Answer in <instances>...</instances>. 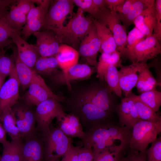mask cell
Masks as SVG:
<instances>
[{
	"instance_id": "obj_17",
	"label": "cell",
	"mask_w": 161,
	"mask_h": 161,
	"mask_svg": "<svg viewBox=\"0 0 161 161\" xmlns=\"http://www.w3.org/2000/svg\"><path fill=\"white\" fill-rule=\"evenodd\" d=\"M17 32L15 33L11 40L16 45L17 54L20 59L33 69L35 63L40 56L35 45L28 43Z\"/></svg>"
},
{
	"instance_id": "obj_22",
	"label": "cell",
	"mask_w": 161,
	"mask_h": 161,
	"mask_svg": "<svg viewBox=\"0 0 161 161\" xmlns=\"http://www.w3.org/2000/svg\"><path fill=\"white\" fill-rule=\"evenodd\" d=\"M25 141L21 161H43L44 150L41 141L34 135Z\"/></svg>"
},
{
	"instance_id": "obj_30",
	"label": "cell",
	"mask_w": 161,
	"mask_h": 161,
	"mask_svg": "<svg viewBox=\"0 0 161 161\" xmlns=\"http://www.w3.org/2000/svg\"><path fill=\"white\" fill-rule=\"evenodd\" d=\"M23 143L21 140H12L3 145L0 161H21Z\"/></svg>"
},
{
	"instance_id": "obj_31",
	"label": "cell",
	"mask_w": 161,
	"mask_h": 161,
	"mask_svg": "<svg viewBox=\"0 0 161 161\" xmlns=\"http://www.w3.org/2000/svg\"><path fill=\"white\" fill-rule=\"evenodd\" d=\"M128 97H130L133 101L138 115L142 120L154 123L161 121V117L152 109L143 102L138 95L131 93Z\"/></svg>"
},
{
	"instance_id": "obj_51",
	"label": "cell",
	"mask_w": 161,
	"mask_h": 161,
	"mask_svg": "<svg viewBox=\"0 0 161 161\" xmlns=\"http://www.w3.org/2000/svg\"><path fill=\"white\" fill-rule=\"evenodd\" d=\"M16 1V0H0V10L10 7Z\"/></svg>"
},
{
	"instance_id": "obj_26",
	"label": "cell",
	"mask_w": 161,
	"mask_h": 161,
	"mask_svg": "<svg viewBox=\"0 0 161 161\" xmlns=\"http://www.w3.org/2000/svg\"><path fill=\"white\" fill-rule=\"evenodd\" d=\"M0 120L7 133L12 140H22L17 126L15 115L12 108L5 109L0 116Z\"/></svg>"
},
{
	"instance_id": "obj_56",
	"label": "cell",
	"mask_w": 161,
	"mask_h": 161,
	"mask_svg": "<svg viewBox=\"0 0 161 161\" xmlns=\"http://www.w3.org/2000/svg\"><path fill=\"white\" fill-rule=\"evenodd\" d=\"M0 158H1V157H0Z\"/></svg>"
},
{
	"instance_id": "obj_42",
	"label": "cell",
	"mask_w": 161,
	"mask_h": 161,
	"mask_svg": "<svg viewBox=\"0 0 161 161\" xmlns=\"http://www.w3.org/2000/svg\"><path fill=\"white\" fill-rule=\"evenodd\" d=\"M73 1L79 8L84 12L90 14L91 17H94L97 12L93 0H73Z\"/></svg>"
},
{
	"instance_id": "obj_35",
	"label": "cell",
	"mask_w": 161,
	"mask_h": 161,
	"mask_svg": "<svg viewBox=\"0 0 161 161\" xmlns=\"http://www.w3.org/2000/svg\"><path fill=\"white\" fill-rule=\"evenodd\" d=\"M128 147L121 144L93 154L94 161H118L122 157V153Z\"/></svg>"
},
{
	"instance_id": "obj_28",
	"label": "cell",
	"mask_w": 161,
	"mask_h": 161,
	"mask_svg": "<svg viewBox=\"0 0 161 161\" xmlns=\"http://www.w3.org/2000/svg\"><path fill=\"white\" fill-rule=\"evenodd\" d=\"M121 56L120 52L117 50L110 53H102L96 67L97 77L100 80L103 79L108 66L111 64H113L116 67H121Z\"/></svg>"
},
{
	"instance_id": "obj_4",
	"label": "cell",
	"mask_w": 161,
	"mask_h": 161,
	"mask_svg": "<svg viewBox=\"0 0 161 161\" xmlns=\"http://www.w3.org/2000/svg\"><path fill=\"white\" fill-rule=\"evenodd\" d=\"M94 18L109 29L115 41L117 50L120 52L121 56L124 57L127 35L117 13L110 11L107 8L97 13Z\"/></svg>"
},
{
	"instance_id": "obj_40",
	"label": "cell",
	"mask_w": 161,
	"mask_h": 161,
	"mask_svg": "<svg viewBox=\"0 0 161 161\" xmlns=\"http://www.w3.org/2000/svg\"><path fill=\"white\" fill-rule=\"evenodd\" d=\"M15 61L10 56L0 55V75L6 77L10 76L15 70Z\"/></svg>"
},
{
	"instance_id": "obj_20",
	"label": "cell",
	"mask_w": 161,
	"mask_h": 161,
	"mask_svg": "<svg viewBox=\"0 0 161 161\" xmlns=\"http://www.w3.org/2000/svg\"><path fill=\"white\" fill-rule=\"evenodd\" d=\"M82 99L106 112L113 108L112 98L106 89L95 88L91 90L83 95Z\"/></svg>"
},
{
	"instance_id": "obj_6",
	"label": "cell",
	"mask_w": 161,
	"mask_h": 161,
	"mask_svg": "<svg viewBox=\"0 0 161 161\" xmlns=\"http://www.w3.org/2000/svg\"><path fill=\"white\" fill-rule=\"evenodd\" d=\"M59 102L50 99L36 106L35 113L37 127L45 133L50 130V126L54 118H56L58 121L66 115Z\"/></svg>"
},
{
	"instance_id": "obj_53",
	"label": "cell",
	"mask_w": 161,
	"mask_h": 161,
	"mask_svg": "<svg viewBox=\"0 0 161 161\" xmlns=\"http://www.w3.org/2000/svg\"><path fill=\"white\" fill-rule=\"evenodd\" d=\"M6 77L0 75V90L1 87L4 83V80Z\"/></svg>"
},
{
	"instance_id": "obj_5",
	"label": "cell",
	"mask_w": 161,
	"mask_h": 161,
	"mask_svg": "<svg viewBox=\"0 0 161 161\" xmlns=\"http://www.w3.org/2000/svg\"><path fill=\"white\" fill-rule=\"evenodd\" d=\"M74 4L73 0L52 1L42 28L53 32L62 28L67 16L72 14Z\"/></svg>"
},
{
	"instance_id": "obj_45",
	"label": "cell",
	"mask_w": 161,
	"mask_h": 161,
	"mask_svg": "<svg viewBox=\"0 0 161 161\" xmlns=\"http://www.w3.org/2000/svg\"><path fill=\"white\" fill-rule=\"evenodd\" d=\"M126 0H105L107 8L110 11L118 13Z\"/></svg>"
},
{
	"instance_id": "obj_1",
	"label": "cell",
	"mask_w": 161,
	"mask_h": 161,
	"mask_svg": "<svg viewBox=\"0 0 161 161\" xmlns=\"http://www.w3.org/2000/svg\"><path fill=\"white\" fill-rule=\"evenodd\" d=\"M84 13L79 8L65 26L53 32L61 44L67 45L76 49L78 48L82 40L93 24L92 17L85 16Z\"/></svg>"
},
{
	"instance_id": "obj_24",
	"label": "cell",
	"mask_w": 161,
	"mask_h": 161,
	"mask_svg": "<svg viewBox=\"0 0 161 161\" xmlns=\"http://www.w3.org/2000/svg\"><path fill=\"white\" fill-rule=\"evenodd\" d=\"M79 54L76 49L64 44L60 46L58 53L55 56L59 67L62 70H65L77 64Z\"/></svg>"
},
{
	"instance_id": "obj_34",
	"label": "cell",
	"mask_w": 161,
	"mask_h": 161,
	"mask_svg": "<svg viewBox=\"0 0 161 161\" xmlns=\"http://www.w3.org/2000/svg\"><path fill=\"white\" fill-rule=\"evenodd\" d=\"M7 8L0 10V43L9 46L13 42L10 38H11L14 34L17 32L20 34L13 28L7 19Z\"/></svg>"
},
{
	"instance_id": "obj_33",
	"label": "cell",
	"mask_w": 161,
	"mask_h": 161,
	"mask_svg": "<svg viewBox=\"0 0 161 161\" xmlns=\"http://www.w3.org/2000/svg\"><path fill=\"white\" fill-rule=\"evenodd\" d=\"M58 67V62L55 57L40 56L35 62L33 70L38 74L49 75L57 73Z\"/></svg>"
},
{
	"instance_id": "obj_19",
	"label": "cell",
	"mask_w": 161,
	"mask_h": 161,
	"mask_svg": "<svg viewBox=\"0 0 161 161\" xmlns=\"http://www.w3.org/2000/svg\"><path fill=\"white\" fill-rule=\"evenodd\" d=\"M93 72L92 68L87 65L77 63L61 73L56 74L54 78L56 81L65 83L69 86L70 81L89 77Z\"/></svg>"
},
{
	"instance_id": "obj_7",
	"label": "cell",
	"mask_w": 161,
	"mask_h": 161,
	"mask_svg": "<svg viewBox=\"0 0 161 161\" xmlns=\"http://www.w3.org/2000/svg\"><path fill=\"white\" fill-rule=\"evenodd\" d=\"M45 133V155L48 161L63 157L72 145L70 139L60 129H50Z\"/></svg>"
},
{
	"instance_id": "obj_27",
	"label": "cell",
	"mask_w": 161,
	"mask_h": 161,
	"mask_svg": "<svg viewBox=\"0 0 161 161\" xmlns=\"http://www.w3.org/2000/svg\"><path fill=\"white\" fill-rule=\"evenodd\" d=\"M160 85L161 83L152 75L148 65L138 72V79L135 86L140 93L156 90L157 86Z\"/></svg>"
},
{
	"instance_id": "obj_23",
	"label": "cell",
	"mask_w": 161,
	"mask_h": 161,
	"mask_svg": "<svg viewBox=\"0 0 161 161\" xmlns=\"http://www.w3.org/2000/svg\"><path fill=\"white\" fill-rule=\"evenodd\" d=\"M98 36L101 43L99 51L110 53L117 49V46L113 35L109 29L104 24L93 19Z\"/></svg>"
},
{
	"instance_id": "obj_21",
	"label": "cell",
	"mask_w": 161,
	"mask_h": 161,
	"mask_svg": "<svg viewBox=\"0 0 161 161\" xmlns=\"http://www.w3.org/2000/svg\"><path fill=\"white\" fill-rule=\"evenodd\" d=\"M157 22L155 6L144 10L134 20L135 27L146 37L151 36Z\"/></svg>"
},
{
	"instance_id": "obj_38",
	"label": "cell",
	"mask_w": 161,
	"mask_h": 161,
	"mask_svg": "<svg viewBox=\"0 0 161 161\" xmlns=\"http://www.w3.org/2000/svg\"><path fill=\"white\" fill-rule=\"evenodd\" d=\"M81 105L83 112L89 120H100L105 118L107 115L106 112L82 99L81 100Z\"/></svg>"
},
{
	"instance_id": "obj_14",
	"label": "cell",
	"mask_w": 161,
	"mask_h": 161,
	"mask_svg": "<svg viewBox=\"0 0 161 161\" xmlns=\"http://www.w3.org/2000/svg\"><path fill=\"white\" fill-rule=\"evenodd\" d=\"M9 76V79L3 83L0 90V116L5 109L12 108L19 97L20 84L16 69Z\"/></svg>"
},
{
	"instance_id": "obj_48",
	"label": "cell",
	"mask_w": 161,
	"mask_h": 161,
	"mask_svg": "<svg viewBox=\"0 0 161 161\" xmlns=\"http://www.w3.org/2000/svg\"><path fill=\"white\" fill-rule=\"evenodd\" d=\"M93 1L97 12L96 14L98 12L107 8L105 0H93Z\"/></svg>"
},
{
	"instance_id": "obj_12",
	"label": "cell",
	"mask_w": 161,
	"mask_h": 161,
	"mask_svg": "<svg viewBox=\"0 0 161 161\" xmlns=\"http://www.w3.org/2000/svg\"><path fill=\"white\" fill-rule=\"evenodd\" d=\"M32 0H18L10 7L7 18L13 28L20 35L26 23L30 9L35 6Z\"/></svg>"
},
{
	"instance_id": "obj_44",
	"label": "cell",
	"mask_w": 161,
	"mask_h": 161,
	"mask_svg": "<svg viewBox=\"0 0 161 161\" xmlns=\"http://www.w3.org/2000/svg\"><path fill=\"white\" fill-rule=\"evenodd\" d=\"M78 161H94V155L91 148H80Z\"/></svg>"
},
{
	"instance_id": "obj_50",
	"label": "cell",
	"mask_w": 161,
	"mask_h": 161,
	"mask_svg": "<svg viewBox=\"0 0 161 161\" xmlns=\"http://www.w3.org/2000/svg\"><path fill=\"white\" fill-rule=\"evenodd\" d=\"M154 33L158 41L161 40V21H157L153 30Z\"/></svg>"
},
{
	"instance_id": "obj_15",
	"label": "cell",
	"mask_w": 161,
	"mask_h": 161,
	"mask_svg": "<svg viewBox=\"0 0 161 161\" xmlns=\"http://www.w3.org/2000/svg\"><path fill=\"white\" fill-rule=\"evenodd\" d=\"M13 110L21 139L26 140L34 135L36 122L35 113L25 107L19 106Z\"/></svg>"
},
{
	"instance_id": "obj_52",
	"label": "cell",
	"mask_w": 161,
	"mask_h": 161,
	"mask_svg": "<svg viewBox=\"0 0 161 161\" xmlns=\"http://www.w3.org/2000/svg\"><path fill=\"white\" fill-rule=\"evenodd\" d=\"M8 46L6 45L0 43V55L5 54L6 50H4V49L5 47Z\"/></svg>"
},
{
	"instance_id": "obj_8",
	"label": "cell",
	"mask_w": 161,
	"mask_h": 161,
	"mask_svg": "<svg viewBox=\"0 0 161 161\" xmlns=\"http://www.w3.org/2000/svg\"><path fill=\"white\" fill-rule=\"evenodd\" d=\"M160 42L153 34L138 43L125 57L132 63L146 64L148 60L154 58L161 53Z\"/></svg>"
},
{
	"instance_id": "obj_3",
	"label": "cell",
	"mask_w": 161,
	"mask_h": 161,
	"mask_svg": "<svg viewBox=\"0 0 161 161\" xmlns=\"http://www.w3.org/2000/svg\"><path fill=\"white\" fill-rule=\"evenodd\" d=\"M161 131V121L141 120L132 128L129 147L131 153L145 151L148 145L157 138Z\"/></svg>"
},
{
	"instance_id": "obj_55",
	"label": "cell",
	"mask_w": 161,
	"mask_h": 161,
	"mask_svg": "<svg viewBox=\"0 0 161 161\" xmlns=\"http://www.w3.org/2000/svg\"><path fill=\"white\" fill-rule=\"evenodd\" d=\"M59 161V159H57L55 160H53V161Z\"/></svg>"
},
{
	"instance_id": "obj_41",
	"label": "cell",
	"mask_w": 161,
	"mask_h": 161,
	"mask_svg": "<svg viewBox=\"0 0 161 161\" xmlns=\"http://www.w3.org/2000/svg\"><path fill=\"white\" fill-rule=\"evenodd\" d=\"M146 150V161H161V138L160 137L152 143Z\"/></svg>"
},
{
	"instance_id": "obj_10",
	"label": "cell",
	"mask_w": 161,
	"mask_h": 161,
	"mask_svg": "<svg viewBox=\"0 0 161 161\" xmlns=\"http://www.w3.org/2000/svg\"><path fill=\"white\" fill-rule=\"evenodd\" d=\"M28 88L24 98L27 103L30 106H37L50 99H54L59 101L61 100L59 97L51 91L42 78L36 72Z\"/></svg>"
},
{
	"instance_id": "obj_29",
	"label": "cell",
	"mask_w": 161,
	"mask_h": 161,
	"mask_svg": "<svg viewBox=\"0 0 161 161\" xmlns=\"http://www.w3.org/2000/svg\"><path fill=\"white\" fill-rule=\"evenodd\" d=\"M154 0H135L132 4L128 14L123 22L126 30L134 24L135 19L144 10L155 6Z\"/></svg>"
},
{
	"instance_id": "obj_46",
	"label": "cell",
	"mask_w": 161,
	"mask_h": 161,
	"mask_svg": "<svg viewBox=\"0 0 161 161\" xmlns=\"http://www.w3.org/2000/svg\"><path fill=\"white\" fill-rule=\"evenodd\" d=\"M135 0H126L119 12L117 13L122 23L127 16L131 7Z\"/></svg>"
},
{
	"instance_id": "obj_37",
	"label": "cell",
	"mask_w": 161,
	"mask_h": 161,
	"mask_svg": "<svg viewBox=\"0 0 161 161\" xmlns=\"http://www.w3.org/2000/svg\"><path fill=\"white\" fill-rule=\"evenodd\" d=\"M144 103L156 112L161 105V92L157 90L150 91L142 93L138 95Z\"/></svg>"
},
{
	"instance_id": "obj_13",
	"label": "cell",
	"mask_w": 161,
	"mask_h": 161,
	"mask_svg": "<svg viewBox=\"0 0 161 161\" xmlns=\"http://www.w3.org/2000/svg\"><path fill=\"white\" fill-rule=\"evenodd\" d=\"M147 65V64L132 63L128 66H122L118 71L120 87L128 97L132 92V89L137 82L138 72Z\"/></svg>"
},
{
	"instance_id": "obj_2",
	"label": "cell",
	"mask_w": 161,
	"mask_h": 161,
	"mask_svg": "<svg viewBox=\"0 0 161 161\" xmlns=\"http://www.w3.org/2000/svg\"><path fill=\"white\" fill-rule=\"evenodd\" d=\"M131 130V128L113 125L96 129L90 140L93 154L118 145L114 143L117 141L129 146Z\"/></svg>"
},
{
	"instance_id": "obj_25",
	"label": "cell",
	"mask_w": 161,
	"mask_h": 161,
	"mask_svg": "<svg viewBox=\"0 0 161 161\" xmlns=\"http://www.w3.org/2000/svg\"><path fill=\"white\" fill-rule=\"evenodd\" d=\"M58 121L59 129L67 136L81 138L85 136L78 119L74 115H66Z\"/></svg>"
},
{
	"instance_id": "obj_16",
	"label": "cell",
	"mask_w": 161,
	"mask_h": 161,
	"mask_svg": "<svg viewBox=\"0 0 161 161\" xmlns=\"http://www.w3.org/2000/svg\"><path fill=\"white\" fill-rule=\"evenodd\" d=\"M36 39V47L41 56L54 57L58 52L61 44L52 31L44 30L33 34Z\"/></svg>"
},
{
	"instance_id": "obj_32",
	"label": "cell",
	"mask_w": 161,
	"mask_h": 161,
	"mask_svg": "<svg viewBox=\"0 0 161 161\" xmlns=\"http://www.w3.org/2000/svg\"><path fill=\"white\" fill-rule=\"evenodd\" d=\"M16 54L15 58L16 73L20 85L24 90L28 87L35 72L22 62Z\"/></svg>"
},
{
	"instance_id": "obj_47",
	"label": "cell",
	"mask_w": 161,
	"mask_h": 161,
	"mask_svg": "<svg viewBox=\"0 0 161 161\" xmlns=\"http://www.w3.org/2000/svg\"><path fill=\"white\" fill-rule=\"evenodd\" d=\"M127 161H146V151L144 152L131 153Z\"/></svg>"
},
{
	"instance_id": "obj_36",
	"label": "cell",
	"mask_w": 161,
	"mask_h": 161,
	"mask_svg": "<svg viewBox=\"0 0 161 161\" xmlns=\"http://www.w3.org/2000/svg\"><path fill=\"white\" fill-rule=\"evenodd\" d=\"M104 78L110 90L114 92L116 95L121 97L122 92L119 85L118 71L117 67L113 64L109 65L105 74Z\"/></svg>"
},
{
	"instance_id": "obj_39",
	"label": "cell",
	"mask_w": 161,
	"mask_h": 161,
	"mask_svg": "<svg viewBox=\"0 0 161 161\" xmlns=\"http://www.w3.org/2000/svg\"><path fill=\"white\" fill-rule=\"evenodd\" d=\"M146 38L140 31L135 27L127 35L126 41V50L124 56L132 49L140 41Z\"/></svg>"
},
{
	"instance_id": "obj_18",
	"label": "cell",
	"mask_w": 161,
	"mask_h": 161,
	"mask_svg": "<svg viewBox=\"0 0 161 161\" xmlns=\"http://www.w3.org/2000/svg\"><path fill=\"white\" fill-rule=\"evenodd\" d=\"M118 112L120 126L132 128L142 120L138 115L133 101L129 97L122 99Z\"/></svg>"
},
{
	"instance_id": "obj_9",
	"label": "cell",
	"mask_w": 161,
	"mask_h": 161,
	"mask_svg": "<svg viewBox=\"0 0 161 161\" xmlns=\"http://www.w3.org/2000/svg\"><path fill=\"white\" fill-rule=\"evenodd\" d=\"M51 1L49 0H34L35 3L39 6L32 8L28 14L26 23L21 31L25 39L42 28Z\"/></svg>"
},
{
	"instance_id": "obj_54",
	"label": "cell",
	"mask_w": 161,
	"mask_h": 161,
	"mask_svg": "<svg viewBox=\"0 0 161 161\" xmlns=\"http://www.w3.org/2000/svg\"><path fill=\"white\" fill-rule=\"evenodd\" d=\"M129 157V155L126 157H121L118 161H127Z\"/></svg>"
},
{
	"instance_id": "obj_11",
	"label": "cell",
	"mask_w": 161,
	"mask_h": 161,
	"mask_svg": "<svg viewBox=\"0 0 161 161\" xmlns=\"http://www.w3.org/2000/svg\"><path fill=\"white\" fill-rule=\"evenodd\" d=\"M100 46V42L93 22L90 30L80 42L78 52L89 65L95 66L96 68L98 63L97 57Z\"/></svg>"
},
{
	"instance_id": "obj_49",
	"label": "cell",
	"mask_w": 161,
	"mask_h": 161,
	"mask_svg": "<svg viewBox=\"0 0 161 161\" xmlns=\"http://www.w3.org/2000/svg\"><path fill=\"white\" fill-rule=\"evenodd\" d=\"M6 132L0 120V143L3 145L8 141L6 138Z\"/></svg>"
},
{
	"instance_id": "obj_43",
	"label": "cell",
	"mask_w": 161,
	"mask_h": 161,
	"mask_svg": "<svg viewBox=\"0 0 161 161\" xmlns=\"http://www.w3.org/2000/svg\"><path fill=\"white\" fill-rule=\"evenodd\" d=\"M80 149L72 145L68 151L62 157L61 161H78Z\"/></svg>"
}]
</instances>
